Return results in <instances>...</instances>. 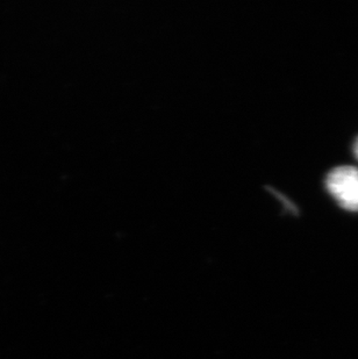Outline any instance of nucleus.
Instances as JSON below:
<instances>
[{
	"mask_svg": "<svg viewBox=\"0 0 358 359\" xmlns=\"http://www.w3.org/2000/svg\"><path fill=\"white\" fill-rule=\"evenodd\" d=\"M329 194L340 206L350 212H358V169L342 165L331 170L326 178Z\"/></svg>",
	"mask_w": 358,
	"mask_h": 359,
	"instance_id": "nucleus-1",
	"label": "nucleus"
},
{
	"mask_svg": "<svg viewBox=\"0 0 358 359\" xmlns=\"http://www.w3.org/2000/svg\"><path fill=\"white\" fill-rule=\"evenodd\" d=\"M354 154H355L356 158L358 160V137L355 141V144H354Z\"/></svg>",
	"mask_w": 358,
	"mask_h": 359,
	"instance_id": "nucleus-2",
	"label": "nucleus"
}]
</instances>
